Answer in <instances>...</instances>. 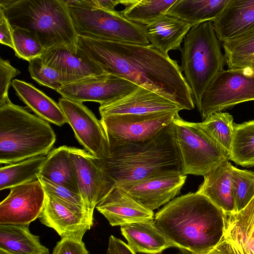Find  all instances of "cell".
Returning a JSON list of instances; mask_svg holds the SVG:
<instances>
[{"label": "cell", "mask_w": 254, "mask_h": 254, "mask_svg": "<svg viewBox=\"0 0 254 254\" xmlns=\"http://www.w3.org/2000/svg\"><path fill=\"white\" fill-rule=\"evenodd\" d=\"M224 235L242 254H254V196L244 208L227 215Z\"/></svg>", "instance_id": "d4e9b609"}, {"label": "cell", "mask_w": 254, "mask_h": 254, "mask_svg": "<svg viewBox=\"0 0 254 254\" xmlns=\"http://www.w3.org/2000/svg\"><path fill=\"white\" fill-rule=\"evenodd\" d=\"M11 85L19 99L37 116L60 127L66 123L59 104L32 84L16 79Z\"/></svg>", "instance_id": "603a6c76"}, {"label": "cell", "mask_w": 254, "mask_h": 254, "mask_svg": "<svg viewBox=\"0 0 254 254\" xmlns=\"http://www.w3.org/2000/svg\"><path fill=\"white\" fill-rule=\"evenodd\" d=\"M28 62V70L31 77L40 85L56 91L63 86L83 78L62 73L46 65L40 57L31 59Z\"/></svg>", "instance_id": "d6a6232c"}, {"label": "cell", "mask_w": 254, "mask_h": 254, "mask_svg": "<svg viewBox=\"0 0 254 254\" xmlns=\"http://www.w3.org/2000/svg\"><path fill=\"white\" fill-rule=\"evenodd\" d=\"M69 147L64 145L52 150L46 156L39 174L79 194L76 170L69 155Z\"/></svg>", "instance_id": "484cf974"}, {"label": "cell", "mask_w": 254, "mask_h": 254, "mask_svg": "<svg viewBox=\"0 0 254 254\" xmlns=\"http://www.w3.org/2000/svg\"><path fill=\"white\" fill-rule=\"evenodd\" d=\"M78 36L141 45L150 44L145 25L126 19L120 11L84 5L64 0Z\"/></svg>", "instance_id": "52a82bcc"}, {"label": "cell", "mask_w": 254, "mask_h": 254, "mask_svg": "<svg viewBox=\"0 0 254 254\" xmlns=\"http://www.w3.org/2000/svg\"><path fill=\"white\" fill-rule=\"evenodd\" d=\"M229 0H177L166 14L180 18L191 26L213 21Z\"/></svg>", "instance_id": "83f0119b"}, {"label": "cell", "mask_w": 254, "mask_h": 254, "mask_svg": "<svg viewBox=\"0 0 254 254\" xmlns=\"http://www.w3.org/2000/svg\"><path fill=\"white\" fill-rule=\"evenodd\" d=\"M77 2L84 5L108 11L115 10V6L120 4V0H79Z\"/></svg>", "instance_id": "7bdbcfd3"}, {"label": "cell", "mask_w": 254, "mask_h": 254, "mask_svg": "<svg viewBox=\"0 0 254 254\" xmlns=\"http://www.w3.org/2000/svg\"><path fill=\"white\" fill-rule=\"evenodd\" d=\"M0 42L14 49L13 29L6 17L3 9L0 7Z\"/></svg>", "instance_id": "ab89813d"}, {"label": "cell", "mask_w": 254, "mask_h": 254, "mask_svg": "<svg viewBox=\"0 0 254 254\" xmlns=\"http://www.w3.org/2000/svg\"><path fill=\"white\" fill-rule=\"evenodd\" d=\"M179 112L101 117L108 136L116 139L137 142L148 139L170 125Z\"/></svg>", "instance_id": "7c38bea8"}, {"label": "cell", "mask_w": 254, "mask_h": 254, "mask_svg": "<svg viewBox=\"0 0 254 254\" xmlns=\"http://www.w3.org/2000/svg\"><path fill=\"white\" fill-rule=\"evenodd\" d=\"M0 254H12L10 253H8L4 250L2 249H0Z\"/></svg>", "instance_id": "f6af8a7d"}, {"label": "cell", "mask_w": 254, "mask_h": 254, "mask_svg": "<svg viewBox=\"0 0 254 254\" xmlns=\"http://www.w3.org/2000/svg\"><path fill=\"white\" fill-rule=\"evenodd\" d=\"M69 155L75 168L79 194L93 217L94 208L113 189L98 158L75 147H69Z\"/></svg>", "instance_id": "9a60e30c"}, {"label": "cell", "mask_w": 254, "mask_h": 254, "mask_svg": "<svg viewBox=\"0 0 254 254\" xmlns=\"http://www.w3.org/2000/svg\"><path fill=\"white\" fill-rule=\"evenodd\" d=\"M106 254H136V253L123 241L113 235H111L109 239Z\"/></svg>", "instance_id": "60d3db41"}, {"label": "cell", "mask_w": 254, "mask_h": 254, "mask_svg": "<svg viewBox=\"0 0 254 254\" xmlns=\"http://www.w3.org/2000/svg\"><path fill=\"white\" fill-rule=\"evenodd\" d=\"M0 7L12 28L32 33L45 50L78 46V35L64 0H0Z\"/></svg>", "instance_id": "277c9868"}, {"label": "cell", "mask_w": 254, "mask_h": 254, "mask_svg": "<svg viewBox=\"0 0 254 254\" xmlns=\"http://www.w3.org/2000/svg\"><path fill=\"white\" fill-rule=\"evenodd\" d=\"M221 43L254 30V0H229L220 15L213 22Z\"/></svg>", "instance_id": "ffe728a7"}, {"label": "cell", "mask_w": 254, "mask_h": 254, "mask_svg": "<svg viewBox=\"0 0 254 254\" xmlns=\"http://www.w3.org/2000/svg\"><path fill=\"white\" fill-rule=\"evenodd\" d=\"M121 231L127 245L135 253L158 254L174 247L156 229L154 219L125 225Z\"/></svg>", "instance_id": "cb8c5ba5"}, {"label": "cell", "mask_w": 254, "mask_h": 254, "mask_svg": "<svg viewBox=\"0 0 254 254\" xmlns=\"http://www.w3.org/2000/svg\"><path fill=\"white\" fill-rule=\"evenodd\" d=\"M179 150L182 175L204 177L220 164L230 160L229 153L200 127L177 114L173 121Z\"/></svg>", "instance_id": "ba28073f"}, {"label": "cell", "mask_w": 254, "mask_h": 254, "mask_svg": "<svg viewBox=\"0 0 254 254\" xmlns=\"http://www.w3.org/2000/svg\"><path fill=\"white\" fill-rule=\"evenodd\" d=\"M52 254H89L82 240L63 237L57 242Z\"/></svg>", "instance_id": "f35d334b"}, {"label": "cell", "mask_w": 254, "mask_h": 254, "mask_svg": "<svg viewBox=\"0 0 254 254\" xmlns=\"http://www.w3.org/2000/svg\"><path fill=\"white\" fill-rule=\"evenodd\" d=\"M228 69L234 68L254 56V30L241 37L222 43Z\"/></svg>", "instance_id": "e575fe53"}, {"label": "cell", "mask_w": 254, "mask_h": 254, "mask_svg": "<svg viewBox=\"0 0 254 254\" xmlns=\"http://www.w3.org/2000/svg\"><path fill=\"white\" fill-rule=\"evenodd\" d=\"M234 167L229 161H224L204 177L196 191L209 199L226 215L235 213L231 190Z\"/></svg>", "instance_id": "44dd1931"}, {"label": "cell", "mask_w": 254, "mask_h": 254, "mask_svg": "<svg viewBox=\"0 0 254 254\" xmlns=\"http://www.w3.org/2000/svg\"><path fill=\"white\" fill-rule=\"evenodd\" d=\"M177 0H120V4L125 6L120 12L127 20L146 26L166 14Z\"/></svg>", "instance_id": "f1b7e54d"}, {"label": "cell", "mask_w": 254, "mask_h": 254, "mask_svg": "<svg viewBox=\"0 0 254 254\" xmlns=\"http://www.w3.org/2000/svg\"><path fill=\"white\" fill-rule=\"evenodd\" d=\"M220 44L211 21L192 26L184 38L181 68L197 108L207 87L224 70L225 59Z\"/></svg>", "instance_id": "8992f818"}, {"label": "cell", "mask_w": 254, "mask_h": 254, "mask_svg": "<svg viewBox=\"0 0 254 254\" xmlns=\"http://www.w3.org/2000/svg\"><path fill=\"white\" fill-rule=\"evenodd\" d=\"M186 179L187 176L181 173H169L116 187L145 208L153 211L173 199L180 193Z\"/></svg>", "instance_id": "5bb4252c"}, {"label": "cell", "mask_w": 254, "mask_h": 254, "mask_svg": "<svg viewBox=\"0 0 254 254\" xmlns=\"http://www.w3.org/2000/svg\"><path fill=\"white\" fill-rule=\"evenodd\" d=\"M46 159V156H39L1 167L0 190L38 180Z\"/></svg>", "instance_id": "f546056e"}, {"label": "cell", "mask_w": 254, "mask_h": 254, "mask_svg": "<svg viewBox=\"0 0 254 254\" xmlns=\"http://www.w3.org/2000/svg\"><path fill=\"white\" fill-rule=\"evenodd\" d=\"M230 160L242 167L254 166V120L235 123Z\"/></svg>", "instance_id": "4dcf8cb0"}, {"label": "cell", "mask_w": 254, "mask_h": 254, "mask_svg": "<svg viewBox=\"0 0 254 254\" xmlns=\"http://www.w3.org/2000/svg\"><path fill=\"white\" fill-rule=\"evenodd\" d=\"M29 225H0V249L12 254H49L40 237L30 232Z\"/></svg>", "instance_id": "4316f807"}, {"label": "cell", "mask_w": 254, "mask_h": 254, "mask_svg": "<svg viewBox=\"0 0 254 254\" xmlns=\"http://www.w3.org/2000/svg\"><path fill=\"white\" fill-rule=\"evenodd\" d=\"M39 219L42 224L54 229L61 238L80 240L93 224V218L87 213L76 211L46 193Z\"/></svg>", "instance_id": "2e32d148"}, {"label": "cell", "mask_w": 254, "mask_h": 254, "mask_svg": "<svg viewBox=\"0 0 254 254\" xmlns=\"http://www.w3.org/2000/svg\"><path fill=\"white\" fill-rule=\"evenodd\" d=\"M243 67H250L254 68V56L247 60L246 61L240 63L234 68H238Z\"/></svg>", "instance_id": "ee69618b"}, {"label": "cell", "mask_w": 254, "mask_h": 254, "mask_svg": "<svg viewBox=\"0 0 254 254\" xmlns=\"http://www.w3.org/2000/svg\"><path fill=\"white\" fill-rule=\"evenodd\" d=\"M145 27L150 44L168 56L169 51L181 49V44L192 26L180 18L165 14Z\"/></svg>", "instance_id": "7402d4cb"}, {"label": "cell", "mask_w": 254, "mask_h": 254, "mask_svg": "<svg viewBox=\"0 0 254 254\" xmlns=\"http://www.w3.org/2000/svg\"><path fill=\"white\" fill-rule=\"evenodd\" d=\"M40 58L47 66L65 74L85 78L106 73L78 46L52 47L45 50Z\"/></svg>", "instance_id": "d6986e66"}, {"label": "cell", "mask_w": 254, "mask_h": 254, "mask_svg": "<svg viewBox=\"0 0 254 254\" xmlns=\"http://www.w3.org/2000/svg\"><path fill=\"white\" fill-rule=\"evenodd\" d=\"M58 104L80 144L98 158H108L109 137L101 121L81 102L61 97Z\"/></svg>", "instance_id": "30bf717a"}, {"label": "cell", "mask_w": 254, "mask_h": 254, "mask_svg": "<svg viewBox=\"0 0 254 254\" xmlns=\"http://www.w3.org/2000/svg\"><path fill=\"white\" fill-rule=\"evenodd\" d=\"M231 190L236 213L244 208L254 196V171L234 167Z\"/></svg>", "instance_id": "836d02e7"}, {"label": "cell", "mask_w": 254, "mask_h": 254, "mask_svg": "<svg viewBox=\"0 0 254 254\" xmlns=\"http://www.w3.org/2000/svg\"><path fill=\"white\" fill-rule=\"evenodd\" d=\"M137 87L127 79L104 73L83 78L56 91L62 97L79 102L92 101L103 105L127 95Z\"/></svg>", "instance_id": "8fae6325"}, {"label": "cell", "mask_w": 254, "mask_h": 254, "mask_svg": "<svg viewBox=\"0 0 254 254\" xmlns=\"http://www.w3.org/2000/svg\"><path fill=\"white\" fill-rule=\"evenodd\" d=\"M233 116L228 113H214L202 122L200 127L230 154L234 132L235 123Z\"/></svg>", "instance_id": "1f68e13d"}, {"label": "cell", "mask_w": 254, "mask_h": 254, "mask_svg": "<svg viewBox=\"0 0 254 254\" xmlns=\"http://www.w3.org/2000/svg\"><path fill=\"white\" fill-rule=\"evenodd\" d=\"M251 101H254V68L224 69L204 91L197 110L204 120L214 113Z\"/></svg>", "instance_id": "9c48e42d"}, {"label": "cell", "mask_w": 254, "mask_h": 254, "mask_svg": "<svg viewBox=\"0 0 254 254\" xmlns=\"http://www.w3.org/2000/svg\"><path fill=\"white\" fill-rule=\"evenodd\" d=\"M20 73L8 60L0 59V104L8 101V91L12 78Z\"/></svg>", "instance_id": "74e56055"}, {"label": "cell", "mask_w": 254, "mask_h": 254, "mask_svg": "<svg viewBox=\"0 0 254 254\" xmlns=\"http://www.w3.org/2000/svg\"><path fill=\"white\" fill-rule=\"evenodd\" d=\"M10 190L9 194L0 203V225H29L39 218L46 193L38 179Z\"/></svg>", "instance_id": "4fadbf2b"}, {"label": "cell", "mask_w": 254, "mask_h": 254, "mask_svg": "<svg viewBox=\"0 0 254 254\" xmlns=\"http://www.w3.org/2000/svg\"><path fill=\"white\" fill-rule=\"evenodd\" d=\"M202 254H242L224 235L213 248Z\"/></svg>", "instance_id": "b9f144b4"}, {"label": "cell", "mask_w": 254, "mask_h": 254, "mask_svg": "<svg viewBox=\"0 0 254 254\" xmlns=\"http://www.w3.org/2000/svg\"><path fill=\"white\" fill-rule=\"evenodd\" d=\"M108 137L110 155L98 160L112 189L153 176L181 173L173 122L143 141L131 142Z\"/></svg>", "instance_id": "3957f363"}, {"label": "cell", "mask_w": 254, "mask_h": 254, "mask_svg": "<svg viewBox=\"0 0 254 254\" xmlns=\"http://www.w3.org/2000/svg\"><path fill=\"white\" fill-rule=\"evenodd\" d=\"M12 29L15 56L27 61L40 57L45 49L37 38L26 30L19 27Z\"/></svg>", "instance_id": "d590c367"}, {"label": "cell", "mask_w": 254, "mask_h": 254, "mask_svg": "<svg viewBox=\"0 0 254 254\" xmlns=\"http://www.w3.org/2000/svg\"><path fill=\"white\" fill-rule=\"evenodd\" d=\"M10 100L0 104V162L47 156L56 140L49 123Z\"/></svg>", "instance_id": "5b68a950"}, {"label": "cell", "mask_w": 254, "mask_h": 254, "mask_svg": "<svg viewBox=\"0 0 254 254\" xmlns=\"http://www.w3.org/2000/svg\"><path fill=\"white\" fill-rule=\"evenodd\" d=\"M226 217L209 199L196 191L167 203L155 215L154 223L174 247L191 254H202L223 237Z\"/></svg>", "instance_id": "7a4b0ae2"}, {"label": "cell", "mask_w": 254, "mask_h": 254, "mask_svg": "<svg viewBox=\"0 0 254 254\" xmlns=\"http://www.w3.org/2000/svg\"><path fill=\"white\" fill-rule=\"evenodd\" d=\"M96 208L112 226H122L154 218L153 211L138 203L117 187H115Z\"/></svg>", "instance_id": "ac0fdd59"}, {"label": "cell", "mask_w": 254, "mask_h": 254, "mask_svg": "<svg viewBox=\"0 0 254 254\" xmlns=\"http://www.w3.org/2000/svg\"><path fill=\"white\" fill-rule=\"evenodd\" d=\"M78 46L103 71L127 79L192 110L190 88L181 67L150 44L141 45L78 36Z\"/></svg>", "instance_id": "6da1fadb"}, {"label": "cell", "mask_w": 254, "mask_h": 254, "mask_svg": "<svg viewBox=\"0 0 254 254\" xmlns=\"http://www.w3.org/2000/svg\"><path fill=\"white\" fill-rule=\"evenodd\" d=\"M37 177L46 193L71 208L77 211L86 213L91 217L89 214L87 207L79 194L75 193L63 186L55 184L39 174Z\"/></svg>", "instance_id": "8d00e7d4"}, {"label": "cell", "mask_w": 254, "mask_h": 254, "mask_svg": "<svg viewBox=\"0 0 254 254\" xmlns=\"http://www.w3.org/2000/svg\"><path fill=\"white\" fill-rule=\"evenodd\" d=\"M182 109L174 102L141 86L112 102L100 105L101 117L126 114L143 115L179 112Z\"/></svg>", "instance_id": "e0dca14e"}]
</instances>
